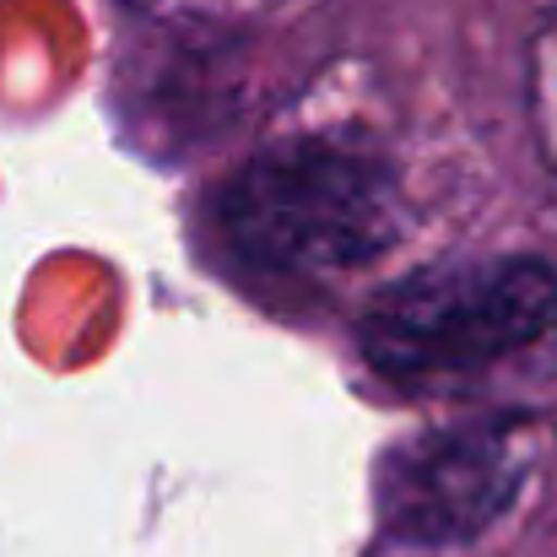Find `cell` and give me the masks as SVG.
Wrapping results in <instances>:
<instances>
[{
	"instance_id": "6da1fadb",
	"label": "cell",
	"mask_w": 557,
	"mask_h": 557,
	"mask_svg": "<svg viewBox=\"0 0 557 557\" xmlns=\"http://www.w3.org/2000/svg\"><path fill=\"white\" fill-rule=\"evenodd\" d=\"M233 249L271 271H347L400 233L395 174L352 147L293 141L260 152L222 195Z\"/></svg>"
},
{
	"instance_id": "7a4b0ae2",
	"label": "cell",
	"mask_w": 557,
	"mask_h": 557,
	"mask_svg": "<svg viewBox=\"0 0 557 557\" xmlns=\"http://www.w3.org/2000/svg\"><path fill=\"white\" fill-rule=\"evenodd\" d=\"M557 331V276L542 260L438 265L389 287L363 320V352L395 379L498 363Z\"/></svg>"
},
{
	"instance_id": "3957f363",
	"label": "cell",
	"mask_w": 557,
	"mask_h": 557,
	"mask_svg": "<svg viewBox=\"0 0 557 557\" xmlns=\"http://www.w3.org/2000/svg\"><path fill=\"white\" fill-rule=\"evenodd\" d=\"M531 444L520 422H455L417 433L379 466V515L400 542H471L520 493Z\"/></svg>"
}]
</instances>
